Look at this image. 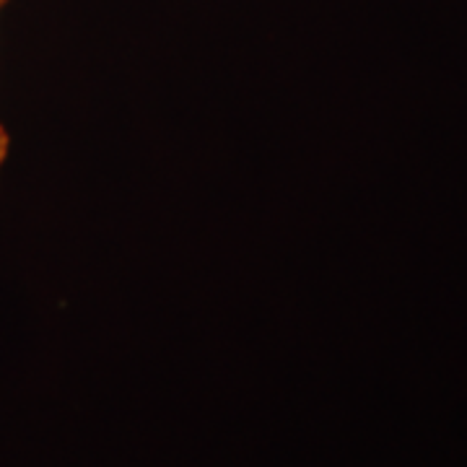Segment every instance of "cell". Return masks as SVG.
Instances as JSON below:
<instances>
[{
    "mask_svg": "<svg viewBox=\"0 0 467 467\" xmlns=\"http://www.w3.org/2000/svg\"><path fill=\"white\" fill-rule=\"evenodd\" d=\"M5 0H0V5H3ZM8 149H11V140H8V130H5V125L0 122V177H3V169H5V161H8Z\"/></svg>",
    "mask_w": 467,
    "mask_h": 467,
    "instance_id": "6da1fadb",
    "label": "cell"
}]
</instances>
